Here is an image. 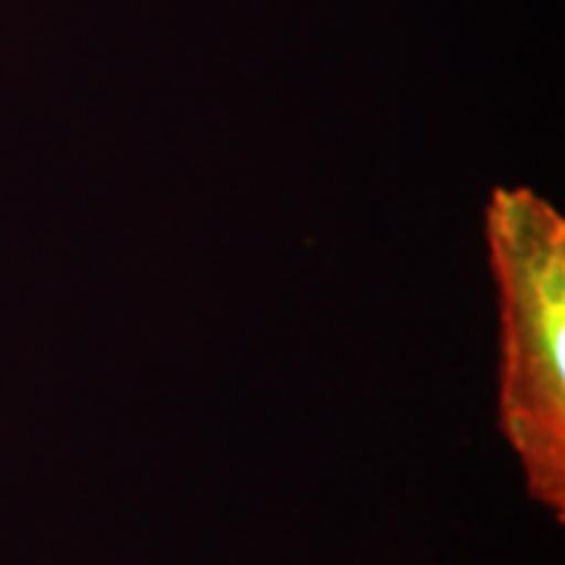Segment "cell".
<instances>
[{"mask_svg":"<svg viewBox=\"0 0 565 565\" xmlns=\"http://www.w3.org/2000/svg\"><path fill=\"white\" fill-rule=\"evenodd\" d=\"M500 286V427L527 490L565 519V223L531 189H497L487 207Z\"/></svg>","mask_w":565,"mask_h":565,"instance_id":"1","label":"cell"}]
</instances>
